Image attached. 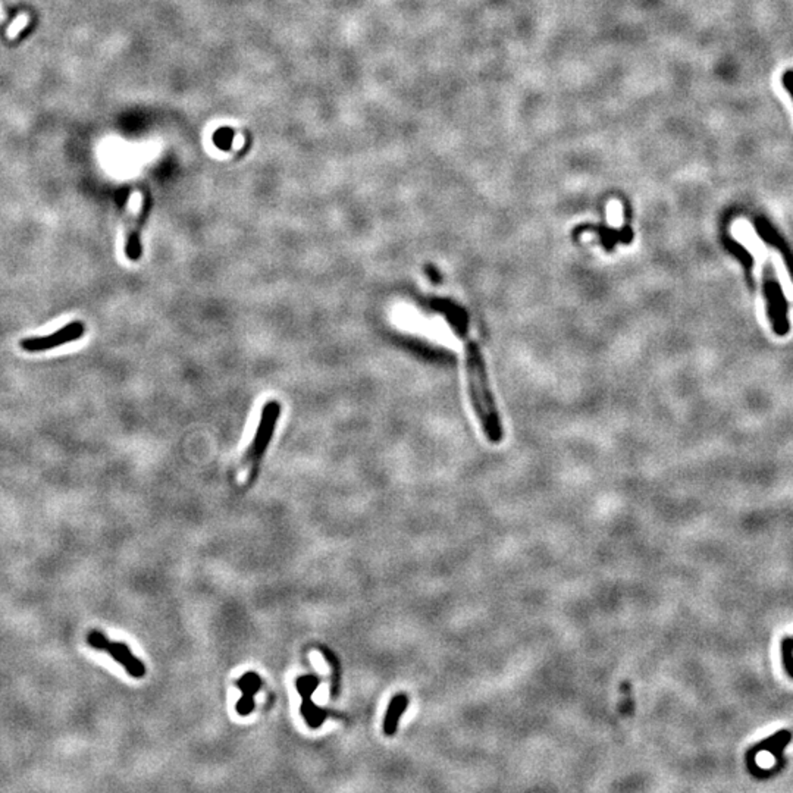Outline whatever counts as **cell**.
<instances>
[{
	"label": "cell",
	"instance_id": "obj_1",
	"mask_svg": "<svg viewBox=\"0 0 793 793\" xmlns=\"http://www.w3.org/2000/svg\"><path fill=\"white\" fill-rule=\"evenodd\" d=\"M431 307L445 317L448 325L454 331L457 339L461 341L464 351L467 393L471 407H474V412L479 420L486 439L492 444H500L504 437L500 413L497 410L494 395H492V391L489 388L483 357L476 342L469 335V322L464 310L445 298H435L434 302H431Z\"/></svg>",
	"mask_w": 793,
	"mask_h": 793
},
{
	"label": "cell",
	"instance_id": "obj_2",
	"mask_svg": "<svg viewBox=\"0 0 793 793\" xmlns=\"http://www.w3.org/2000/svg\"><path fill=\"white\" fill-rule=\"evenodd\" d=\"M280 413H281V405L275 400L268 401L263 405L254 438L248 445V448L246 449V454L240 463V474H243L247 478V482H251L256 476L257 467H259V463L272 439L275 425L278 419H280Z\"/></svg>",
	"mask_w": 793,
	"mask_h": 793
},
{
	"label": "cell",
	"instance_id": "obj_3",
	"mask_svg": "<svg viewBox=\"0 0 793 793\" xmlns=\"http://www.w3.org/2000/svg\"><path fill=\"white\" fill-rule=\"evenodd\" d=\"M87 644L97 651H104L109 654L115 661L126 670V673L134 679H141L146 674V666L131 652L130 647L122 642H114L104 633L99 630H92L87 635Z\"/></svg>",
	"mask_w": 793,
	"mask_h": 793
},
{
	"label": "cell",
	"instance_id": "obj_4",
	"mask_svg": "<svg viewBox=\"0 0 793 793\" xmlns=\"http://www.w3.org/2000/svg\"><path fill=\"white\" fill-rule=\"evenodd\" d=\"M146 215V204L140 192L131 197L125 212V256L131 262L141 257V226Z\"/></svg>",
	"mask_w": 793,
	"mask_h": 793
},
{
	"label": "cell",
	"instance_id": "obj_5",
	"mask_svg": "<svg viewBox=\"0 0 793 793\" xmlns=\"http://www.w3.org/2000/svg\"><path fill=\"white\" fill-rule=\"evenodd\" d=\"M790 740H792V733L789 731H780L771 738H767V739L758 742L757 745H754L746 753V767L749 770V773H751L757 779H767L768 777L767 770L758 767L757 762H755L757 754H760L762 751L773 754V757L776 760V767L779 770H782L783 764H784L783 753H784V749H786V746L789 745Z\"/></svg>",
	"mask_w": 793,
	"mask_h": 793
},
{
	"label": "cell",
	"instance_id": "obj_6",
	"mask_svg": "<svg viewBox=\"0 0 793 793\" xmlns=\"http://www.w3.org/2000/svg\"><path fill=\"white\" fill-rule=\"evenodd\" d=\"M85 332V325L81 320H74V322L68 324L67 327L60 328L59 331L46 335V337H31V338H24L21 339L19 346L24 351L27 353H40V351H48V350H53L62 344H68V342L77 341L80 338H82Z\"/></svg>",
	"mask_w": 793,
	"mask_h": 793
},
{
	"label": "cell",
	"instance_id": "obj_7",
	"mask_svg": "<svg viewBox=\"0 0 793 793\" xmlns=\"http://www.w3.org/2000/svg\"><path fill=\"white\" fill-rule=\"evenodd\" d=\"M317 683H319V680L315 676H305V677L297 680V691H298L300 695L303 696L302 713H303L307 724L313 728H317L320 724L324 723V720L327 717V713H324L325 710L317 709V706L310 701V696L315 692Z\"/></svg>",
	"mask_w": 793,
	"mask_h": 793
},
{
	"label": "cell",
	"instance_id": "obj_8",
	"mask_svg": "<svg viewBox=\"0 0 793 793\" xmlns=\"http://www.w3.org/2000/svg\"><path fill=\"white\" fill-rule=\"evenodd\" d=\"M409 704H410V696L405 692H400L391 698L387 713H385L383 717L382 728L385 736H394L397 733L400 718L403 717L405 710L409 709Z\"/></svg>",
	"mask_w": 793,
	"mask_h": 793
},
{
	"label": "cell",
	"instance_id": "obj_9",
	"mask_svg": "<svg viewBox=\"0 0 793 793\" xmlns=\"http://www.w3.org/2000/svg\"><path fill=\"white\" fill-rule=\"evenodd\" d=\"M262 680L257 673H247L240 682L239 689L243 691V698L237 704V713L240 716H248L254 709V695L259 692Z\"/></svg>",
	"mask_w": 793,
	"mask_h": 793
},
{
	"label": "cell",
	"instance_id": "obj_10",
	"mask_svg": "<svg viewBox=\"0 0 793 793\" xmlns=\"http://www.w3.org/2000/svg\"><path fill=\"white\" fill-rule=\"evenodd\" d=\"M320 651H322L324 657L327 658V661L329 662V666L332 669V684H331V698H337L339 695V688H341V666H339V660L335 655V652H332L329 648L327 647H320Z\"/></svg>",
	"mask_w": 793,
	"mask_h": 793
},
{
	"label": "cell",
	"instance_id": "obj_11",
	"mask_svg": "<svg viewBox=\"0 0 793 793\" xmlns=\"http://www.w3.org/2000/svg\"><path fill=\"white\" fill-rule=\"evenodd\" d=\"M780 651H782L783 667H784L786 673L793 679V638L786 636L782 640Z\"/></svg>",
	"mask_w": 793,
	"mask_h": 793
},
{
	"label": "cell",
	"instance_id": "obj_12",
	"mask_svg": "<svg viewBox=\"0 0 793 793\" xmlns=\"http://www.w3.org/2000/svg\"><path fill=\"white\" fill-rule=\"evenodd\" d=\"M27 24H28V18H27V15H21L19 18H16V19L13 21V23L11 24L9 31H8V35H9L11 38L16 37L18 33H19L21 30H23Z\"/></svg>",
	"mask_w": 793,
	"mask_h": 793
},
{
	"label": "cell",
	"instance_id": "obj_13",
	"mask_svg": "<svg viewBox=\"0 0 793 793\" xmlns=\"http://www.w3.org/2000/svg\"><path fill=\"white\" fill-rule=\"evenodd\" d=\"M782 82H783V85H784L786 92L789 93L792 102H793V71H792V70H790V71H786V72L783 74Z\"/></svg>",
	"mask_w": 793,
	"mask_h": 793
}]
</instances>
